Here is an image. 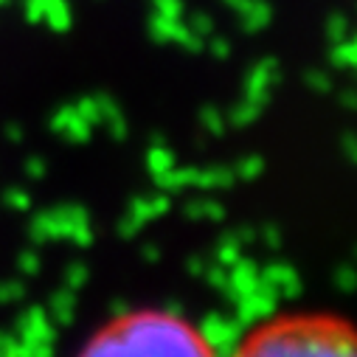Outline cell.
<instances>
[{"label": "cell", "instance_id": "obj_1", "mask_svg": "<svg viewBox=\"0 0 357 357\" xmlns=\"http://www.w3.org/2000/svg\"><path fill=\"white\" fill-rule=\"evenodd\" d=\"M76 357H217V349L186 315L163 307H138L105 321Z\"/></svg>", "mask_w": 357, "mask_h": 357}, {"label": "cell", "instance_id": "obj_2", "mask_svg": "<svg viewBox=\"0 0 357 357\" xmlns=\"http://www.w3.org/2000/svg\"><path fill=\"white\" fill-rule=\"evenodd\" d=\"M231 357H357V343L346 318L298 310L248 329Z\"/></svg>", "mask_w": 357, "mask_h": 357}]
</instances>
